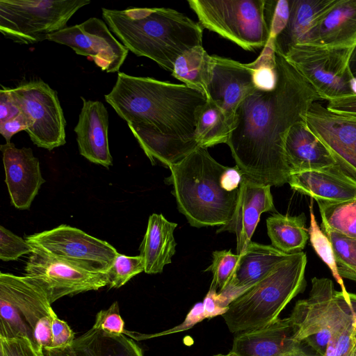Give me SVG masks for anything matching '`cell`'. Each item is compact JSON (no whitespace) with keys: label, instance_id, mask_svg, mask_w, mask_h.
I'll list each match as a JSON object with an SVG mask.
<instances>
[{"label":"cell","instance_id":"31","mask_svg":"<svg viewBox=\"0 0 356 356\" xmlns=\"http://www.w3.org/2000/svg\"><path fill=\"white\" fill-rule=\"evenodd\" d=\"M321 227L356 239V198L340 202L317 201Z\"/></svg>","mask_w":356,"mask_h":356},{"label":"cell","instance_id":"1","mask_svg":"<svg viewBox=\"0 0 356 356\" xmlns=\"http://www.w3.org/2000/svg\"><path fill=\"white\" fill-rule=\"evenodd\" d=\"M275 88L255 89L238 105L226 144L244 177L281 186L290 177L284 152L287 133L320 97L282 55L275 52Z\"/></svg>","mask_w":356,"mask_h":356},{"label":"cell","instance_id":"38","mask_svg":"<svg viewBox=\"0 0 356 356\" xmlns=\"http://www.w3.org/2000/svg\"><path fill=\"white\" fill-rule=\"evenodd\" d=\"M31 246L19 236L3 226H0V259L4 261H15L21 256L33 254Z\"/></svg>","mask_w":356,"mask_h":356},{"label":"cell","instance_id":"25","mask_svg":"<svg viewBox=\"0 0 356 356\" xmlns=\"http://www.w3.org/2000/svg\"><path fill=\"white\" fill-rule=\"evenodd\" d=\"M0 296L20 312L33 332L39 323L51 318L55 313L51 304L25 275L1 273Z\"/></svg>","mask_w":356,"mask_h":356},{"label":"cell","instance_id":"12","mask_svg":"<svg viewBox=\"0 0 356 356\" xmlns=\"http://www.w3.org/2000/svg\"><path fill=\"white\" fill-rule=\"evenodd\" d=\"M24 270L51 304L65 296L98 290L108 284L106 273L88 271L34 253Z\"/></svg>","mask_w":356,"mask_h":356},{"label":"cell","instance_id":"51","mask_svg":"<svg viewBox=\"0 0 356 356\" xmlns=\"http://www.w3.org/2000/svg\"><path fill=\"white\" fill-rule=\"evenodd\" d=\"M351 89L354 95H356V79L353 78L351 81Z\"/></svg>","mask_w":356,"mask_h":356},{"label":"cell","instance_id":"44","mask_svg":"<svg viewBox=\"0 0 356 356\" xmlns=\"http://www.w3.org/2000/svg\"><path fill=\"white\" fill-rule=\"evenodd\" d=\"M290 11L289 0H273L270 39H273L286 25Z\"/></svg>","mask_w":356,"mask_h":356},{"label":"cell","instance_id":"6","mask_svg":"<svg viewBox=\"0 0 356 356\" xmlns=\"http://www.w3.org/2000/svg\"><path fill=\"white\" fill-rule=\"evenodd\" d=\"M289 317L293 339L324 356L331 339L356 321V294L335 290L328 278L314 277L309 297L296 302Z\"/></svg>","mask_w":356,"mask_h":356},{"label":"cell","instance_id":"15","mask_svg":"<svg viewBox=\"0 0 356 356\" xmlns=\"http://www.w3.org/2000/svg\"><path fill=\"white\" fill-rule=\"evenodd\" d=\"M0 149L11 203L18 209H29L45 182L39 160L31 148H17L11 142L1 145Z\"/></svg>","mask_w":356,"mask_h":356},{"label":"cell","instance_id":"22","mask_svg":"<svg viewBox=\"0 0 356 356\" xmlns=\"http://www.w3.org/2000/svg\"><path fill=\"white\" fill-rule=\"evenodd\" d=\"M291 318H278L271 323L236 334L232 352L238 356H277L300 343L293 339Z\"/></svg>","mask_w":356,"mask_h":356},{"label":"cell","instance_id":"49","mask_svg":"<svg viewBox=\"0 0 356 356\" xmlns=\"http://www.w3.org/2000/svg\"><path fill=\"white\" fill-rule=\"evenodd\" d=\"M277 356H316L314 353L307 352L301 343H298Z\"/></svg>","mask_w":356,"mask_h":356},{"label":"cell","instance_id":"14","mask_svg":"<svg viewBox=\"0 0 356 356\" xmlns=\"http://www.w3.org/2000/svg\"><path fill=\"white\" fill-rule=\"evenodd\" d=\"M303 120L331 153L338 169L356 181V118L332 112L316 102Z\"/></svg>","mask_w":356,"mask_h":356},{"label":"cell","instance_id":"5","mask_svg":"<svg viewBox=\"0 0 356 356\" xmlns=\"http://www.w3.org/2000/svg\"><path fill=\"white\" fill-rule=\"evenodd\" d=\"M307 262L305 252L291 254L263 280L234 299L222 316L229 331L238 334L264 327L277 319L286 305L304 291Z\"/></svg>","mask_w":356,"mask_h":356},{"label":"cell","instance_id":"10","mask_svg":"<svg viewBox=\"0 0 356 356\" xmlns=\"http://www.w3.org/2000/svg\"><path fill=\"white\" fill-rule=\"evenodd\" d=\"M33 253L92 272L106 273L118 253L105 241L66 225L25 237Z\"/></svg>","mask_w":356,"mask_h":356},{"label":"cell","instance_id":"47","mask_svg":"<svg viewBox=\"0 0 356 356\" xmlns=\"http://www.w3.org/2000/svg\"><path fill=\"white\" fill-rule=\"evenodd\" d=\"M326 108L338 114L356 118V95L330 101Z\"/></svg>","mask_w":356,"mask_h":356},{"label":"cell","instance_id":"33","mask_svg":"<svg viewBox=\"0 0 356 356\" xmlns=\"http://www.w3.org/2000/svg\"><path fill=\"white\" fill-rule=\"evenodd\" d=\"M322 230L332 243L339 276L356 282V239L329 229Z\"/></svg>","mask_w":356,"mask_h":356},{"label":"cell","instance_id":"3","mask_svg":"<svg viewBox=\"0 0 356 356\" xmlns=\"http://www.w3.org/2000/svg\"><path fill=\"white\" fill-rule=\"evenodd\" d=\"M102 11L105 22L129 51L171 73L181 54L202 45L201 25L176 10L130 7Z\"/></svg>","mask_w":356,"mask_h":356},{"label":"cell","instance_id":"41","mask_svg":"<svg viewBox=\"0 0 356 356\" xmlns=\"http://www.w3.org/2000/svg\"><path fill=\"white\" fill-rule=\"evenodd\" d=\"M0 356H44L26 339L0 338Z\"/></svg>","mask_w":356,"mask_h":356},{"label":"cell","instance_id":"30","mask_svg":"<svg viewBox=\"0 0 356 356\" xmlns=\"http://www.w3.org/2000/svg\"><path fill=\"white\" fill-rule=\"evenodd\" d=\"M232 124L233 121L222 108L207 100L197 118L195 139L198 146L207 149L220 143H226Z\"/></svg>","mask_w":356,"mask_h":356},{"label":"cell","instance_id":"29","mask_svg":"<svg viewBox=\"0 0 356 356\" xmlns=\"http://www.w3.org/2000/svg\"><path fill=\"white\" fill-rule=\"evenodd\" d=\"M212 67V56L200 45L185 51L176 60L172 75L186 86L202 92L207 98Z\"/></svg>","mask_w":356,"mask_h":356},{"label":"cell","instance_id":"32","mask_svg":"<svg viewBox=\"0 0 356 356\" xmlns=\"http://www.w3.org/2000/svg\"><path fill=\"white\" fill-rule=\"evenodd\" d=\"M0 338L26 339L35 348L34 334L31 327L20 312L10 302L1 296Z\"/></svg>","mask_w":356,"mask_h":356},{"label":"cell","instance_id":"28","mask_svg":"<svg viewBox=\"0 0 356 356\" xmlns=\"http://www.w3.org/2000/svg\"><path fill=\"white\" fill-rule=\"evenodd\" d=\"M305 222L303 213L298 216L273 213L266 220L271 245L286 254L301 252L309 239Z\"/></svg>","mask_w":356,"mask_h":356},{"label":"cell","instance_id":"21","mask_svg":"<svg viewBox=\"0 0 356 356\" xmlns=\"http://www.w3.org/2000/svg\"><path fill=\"white\" fill-rule=\"evenodd\" d=\"M302 44L354 47L356 45V0H338L309 31Z\"/></svg>","mask_w":356,"mask_h":356},{"label":"cell","instance_id":"26","mask_svg":"<svg viewBox=\"0 0 356 356\" xmlns=\"http://www.w3.org/2000/svg\"><path fill=\"white\" fill-rule=\"evenodd\" d=\"M44 356H143L141 348L124 336L110 335L92 327L70 345L43 350Z\"/></svg>","mask_w":356,"mask_h":356},{"label":"cell","instance_id":"7","mask_svg":"<svg viewBox=\"0 0 356 356\" xmlns=\"http://www.w3.org/2000/svg\"><path fill=\"white\" fill-rule=\"evenodd\" d=\"M200 24L246 51L270 39L273 0H188Z\"/></svg>","mask_w":356,"mask_h":356},{"label":"cell","instance_id":"8","mask_svg":"<svg viewBox=\"0 0 356 356\" xmlns=\"http://www.w3.org/2000/svg\"><path fill=\"white\" fill-rule=\"evenodd\" d=\"M90 0H1L0 31L14 42L29 44L66 27Z\"/></svg>","mask_w":356,"mask_h":356},{"label":"cell","instance_id":"50","mask_svg":"<svg viewBox=\"0 0 356 356\" xmlns=\"http://www.w3.org/2000/svg\"><path fill=\"white\" fill-rule=\"evenodd\" d=\"M348 65L353 77L356 79V45L351 51Z\"/></svg>","mask_w":356,"mask_h":356},{"label":"cell","instance_id":"42","mask_svg":"<svg viewBox=\"0 0 356 356\" xmlns=\"http://www.w3.org/2000/svg\"><path fill=\"white\" fill-rule=\"evenodd\" d=\"M205 319L202 302L196 303L186 315L184 321L179 325L160 333L148 335H141L138 340L149 339L156 337L168 335L179 332H183L193 327L195 324Z\"/></svg>","mask_w":356,"mask_h":356},{"label":"cell","instance_id":"20","mask_svg":"<svg viewBox=\"0 0 356 356\" xmlns=\"http://www.w3.org/2000/svg\"><path fill=\"white\" fill-rule=\"evenodd\" d=\"M284 152L290 175L337 167L331 153L304 120L295 123L289 130Z\"/></svg>","mask_w":356,"mask_h":356},{"label":"cell","instance_id":"35","mask_svg":"<svg viewBox=\"0 0 356 356\" xmlns=\"http://www.w3.org/2000/svg\"><path fill=\"white\" fill-rule=\"evenodd\" d=\"M309 215L310 224L308 232L311 245L321 260L329 267L333 277L341 285V291H346L343 280L337 271L332 243L326 234L318 225L313 211L312 201L309 204Z\"/></svg>","mask_w":356,"mask_h":356},{"label":"cell","instance_id":"39","mask_svg":"<svg viewBox=\"0 0 356 356\" xmlns=\"http://www.w3.org/2000/svg\"><path fill=\"white\" fill-rule=\"evenodd\" d=\"M324 356H356V321L331 339Z\"/></svg>","mask_w":356,"mask_h":356},{"label":"cell","instance_id":"16","mask_svg":"<svg viewBox=\"0 0 356 356\" xmlns=\"http://www.w3.org/2000/svg\"><path fill=\"white\" fill-rule=\"evenodd\" d=\"M275 211L270 186L243 176L232 219L217 233L227 231L236 237V254H242L250 243L262 213Z\"/></svg>","mask_w":356,"mask_h":356},{"label":"cell","instance_id":"36","mask_svg":"<svg viewBox=\"0 0 356 356\" xmlns=\"http://www.w3.org/2000/svg\"><path fill=\"white\" fill-rule=\"evenodd\" d=\"M144 270V261L140 255L130 257L118 253L106 273L108 286L109 289H118Z\"/></svg>","mask_w":356,"mask_h":356},{"label":"cell","instance_id":"40","mask_svg":"<svg viewBox=\"0 0 356 356\" xmlns=\"http://www.w3.org/2000/svg\"><path fill=\"white\" fill-rule=\"evenodd\" d=\"M92 327L110 335L126 333L124 321L120 314L118 302L115 301L108 309L99 311L96 315Z\"/></svg>","mask_w":356,"mask_h":356},{"label":"cell","instance_id":"46","mask_svg":"<svg viewBox=\"0 0 356 356\" xmlns=\"http://www.w3.org/2000/svg\"><path fill=\"white\" fill-rule=\"evenodd\" d=\"M30 127V121L26 115L21 112L15 118L0 123V134L6 143H10L11 138L18 132L26 131Z\"/></svg>","mask_w":356,"mask_h":356},{"label":"cell","instance_id":"52","mask_svg":"<svg viewBox=\"0 0 356 356\" xmlns=\"http://www.w3.org/2000/svg\"><path fill=\"white\" fill-rule=\"evenodd\" d=\"M214 356H238V355L231 351V352H229V353H227L226 355L218 354V355H214Z\"/></svg>","mask_w":356,"mask_h":356},{"label":"cell","instance_id":"34","mask_svg":"<svg viewBox=\"0 0 356 356\" xmlns=\"http://www.w3.org/2000/svg\"><path fill=\"white\" fill-rule=\"evenodd\" d=\"M251 70L254 88L261 91L273 90L277 82L275 51L271 40L259 56L248 63Z\"/></svg>","mask_w":356,"mask_h":356},{"label":"cell","instance_id":"48","mask_svg":"<svg viewBox=\"0 0 356 356\" xmlns=\"http://www.w3.org/2000/svg\"><path fill=\"white\" fill-rule=\"evenodd\" d=\"M205 318H211L219 315L222 316L228 310V307H222L218 300V292L210 289L203 302Z\"/></svg>","mask_w":356,"mask_h":356},{"label":"cell","instance_id":"43","mask_svg":"<svg viewBox=\"0 0 356 356\" xmlns=\"http://www.w3.org/2000/svg\"><path fill=\"white\" fill-rule=\"evenodd\" d=\"M52 343L49 348L65 347L74 340V334L68 324L60 319L56 313L51 318Z\"/></svg>","mask_w":356,"mask_h":356},{"label":"cell","instance_id":"37","mask_svg":"<svg viewBox=\"0 0 356 356\" xmlns=\"http://www.w3.org/2000/svg\"><path fill=\"white\" fill-rule=\"evenodd\" d=\"M239 255L230 250H217L213 252L211 266L205 271H211L213 279L210 289L218 293L222 291L231 280L236 269Z\"/></svg>","mask_w":356,"mask_h":356},{"label":"cell","instance_id":"23","mask_svg":"<svg viewBox=\"0 0 356 356\" xmlns=\"http://www.w3.org/2000/svg\"><path fill=\"white\" fill-rule=\"evenodd\" d=\"M291 189L317 201L340 202L356 198V181L331 169L310 170L290 175Z\"/></svg>","mask_w":356,"mask_h":356},{"label":"cell","instance_id":"17","mask_svg":"<svg viewBox=\"0 0 356 356\" xmlns=\"http://www.w3.org/2000/svg\"><path fill=\"white\" fill-rule=\"evenodd\" d=\"M211 79L207 100L222 108L233 121L238 105L255 90L248 64L212 55Z\"/></svg>","mask_w":356,"mask_h":356},{"label":"cell","instance_id":"18","mask_svg":"<svg viewBox=\"0 0 356 356\" xmlns=\"http://www.w3.org/2000/svg\"><path fill=\"white\" fill-rule=\"evenodd\" d=\"M291 254L272 245L251 241L239 259L232 277L225 288L218 293L220 305L228 307L236 298L263 280L277 265Z\"/></svg>","mask_w":356,"mask_h":356},{"label":"cell","instance_id":"9","mask_svg":"<svg viewBox=\"0 0 356 356\" xmlns=\"http://www.w3.org/2000/svg\"><path fill=\"white\" fill-rule=\"evenodd\" d=\"M353 47L300 44L282 56L328 102L354 95L348 62Z\"/></svg>","mask_w":356,"mask_h":356},{"label":"cell","instance_id":"45","mask_svg":"<svg viewBox=\"0 0 356 356\" xmlns=\"http://www.w3.org/2000/svg\"><path fill=\"white\" fill-rule=\"evenodd\" d=\"M21 109L11 94L10 88L0 90V123L8 121L21 113Z\"/></svg>","mask_w":356,"mask_h":356},{"label":"cell","instance_id":"24","mask_svg":"<svg viewBox=\"0 0 356 356\" xmlns=\"http://www.w3.org/2000/svg\"><path fill=\"white\" fill-rule=\"evenodd\" d=\"M338 0H289L290 11L283 29L273 38L275 51L284 56L293 46L302 44L309 31Z\"/></svg>","mask_w":356,"mask_h":356},{"label":"cell","instance_id":"11","mask_svg":"<svg viewBox=\"0 0 356 356\" xmlns=\"http://www.w3.org/2000/svg\"><path fill=\"white\" fill-rule=\"evenodd\" d=\"M10 92L30 121L26 131L36 146L51 151L65 144L66 121L56 90L42 80H32Z\"/></svg>","mask_w":356,"mask_h":356},{"label":"cell","instance_id":"27","mask_svg":"<svg viewBox=\"0 0 356 356\" xmlns=\"http://www.w3.org/2000/svg\"><path fill=\"white\" fill-rule=\"evenodd\" d=\"M177 224L168 220L162 214L152 213L148 219L146 232L140 245V256L143 258L145 272L156 274L171 263L175 254L174 231Z\"/></svg>","mask_w":356,"mask_h":356},{"label":"cell","instance_id":"13","mask_svg":"<svg viewBox=\"0 0 356 356\" xmlns=\"http://www.w3.org/2000/svg\"><path fill=\"white\" fill-rule=\"evenodd\" d=\"M47 40L70 47L76 54L90 58L107 73L119 72L129 53L106 23L94 17L53 33Z\"/></svg>","mask_w":356,"mask_h":356},{"label":"cell","instance_id":"4","mask_svg":"<svg viewBox=\"0 0 356 356\" xmlns=\"http://www.w3.org/2000/svg\"><path fill=\"white\" fill-rule=\"evenodd\" d=\"M227 167L200 146L169 167L171 175L165 181L173 186L178 209L191 226L222 227L232 219L239 190L225 187L222 175Z\"/></svg>","mask_w":356,"mask_h":356},{"label":"cell","instance_id":"2","mask_svg":"<svg viewBox=\"0 0 356 356\" xmlns=\"http://www.w3.org/2000/svg\"><path fill=\"white\" fill-rule=\"evenodd\" d=\"M104 98L127 122L152 165L157 160L169 168L198 147L197 118L207 103L199 90L119 72Z\"/></svg>","mask_w":356,"mask_h":356},{"label":"cell","instance_id":"19","mask_svg":"<svg viewBox=\"0 0 356 356\" xmlns=\"http://www.w3.org/2000/svg\"><path fill=\"white\" fill-rule=\"evenodd\" d=\"M81 98L83 106L74 129L79 153L89 161L108 168L113 159L108 146L107 109L99 101Z\"/></svg>","mask_w":356,"mask_h":356}]
</instances>
